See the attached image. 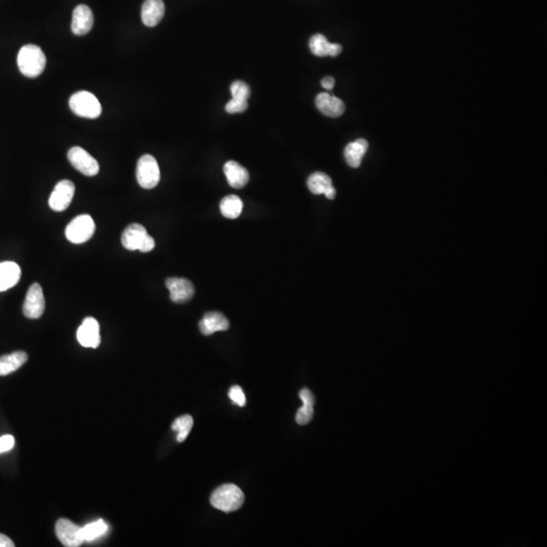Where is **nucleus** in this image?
Instances as JSON below:
<instances>
[{
  "label": "nucleus",
  "instance_id": "nucleus-22",
  "mask_svg": "<svg viewBox=\"0 0 547 547\" xmlns=\"http://www.w3.org/2000/svg\"><path fill=\"white\" fill-rule=\"evenodd\" d=\"M299 395L303 402V406L298 410L297 414H296V421L298 425H307L314 418V406L316 399H314L312 391L307 388L302 389Z\"/></svg>",
  "mask_w": 547,
  "mask_h": 547
},
{
  "label": "nucleus",
  "instance_id": "nucleus-15",
  "mask_svg": "<svg viewBox=\"0 0 547 547\" xmlns=\"http://www.w3.org/2000/svg\"><path fill=\"white\" fill-rule=\"evenodd\" d=\"M165 12L163 0H146L141 10L142 21L148 27H155L163 20Z\"/></svg>",
  "mask_w": 547,
  "mask_h": 547
},
{
  "label": "nucleus",
  "instance_id": "nucleus-17",
  "mask_svg": "<svg viewBox=\"0 0 547 547\" xmlns=\"http://www.w3.org/2000/svg\"><path fill=\"white\" fill-rule=\"evenodd\" d=\"M21 270L14 261L0 263V292L8 291L20 282Z\"/></svg>",
  "mask_w": 547,
  "mask_h": 547
},
{
  "label": "nucleus",
  "instance_id": "nucleus-29",
  "mask_svg": "<svg viewBox=\"0 0 547 547\" xmlns=\"http://www.w3.org/2000/svg\"><path fill=\"white\" fill-rule=\"evenodd\" d=\"M229 399H231L234 404H237L238 406H246V395H244L242 387L237 386V385L232 386L231 391H229Z\"/></svg>",
  "mask_w": 547,
  "mask_h": 547
},
{
  "label": "nucleus",
  "instance_id": "nucleus-28",
  "mask_svg": "<svg viewBox=\"0 0 547 547\" xmlns=\"http://www.w3.org/2000/svg\"><path fill=\"white\" fill-rule=\"evenodd\" d=\"M248 101H240V100L232 99L227 103L225 106V110L229 114H238V113H244L248 110Z\"/></svg>",
  "mask_w": 547,
  "mask_h": 547
},
{
  "label": "nucleus",
  "instance_id": "nucleus-5",
  "mask_svg": "<svg viewBox=\"0 0 547 547\" xmlns=\"http://www.w3.org/2000/svg\"><path fill=\"white\" fill-rule=\"evenodd\" d=\"M95 231L93 219L89 215L76 216L66 227V238L74 244H82L93 237Z\"/></svg>",
  "mask_w": 547,
  "mask_h": 547
},
{
  "label": "nucleus",
  "instance_id": "nucleus-11",
  "mask_svg": "<svg viewBox=\"0 0 547 547\" xmlns=\"http://www.w3.org/2000/svg\"><path fill=\"white\" fill-rule=\"evenodd\" d=\"M165 285L170 290V299L174 303H187L191 301L195 295V287L193 283L187 279L169 278Z\"/></svg>",
  "mask_w": 547,
  "mask_h": 547
},
{
  "label": "nucleus",
  "instance_id": "nucleus-8",
  "mask_svg": "<svg viewBox=\"0 0 547 547\" xmlns=\"http://www.w3.org/2000/svg\"><path fill=\"white\" fill-rule=\"evenodd\" d=\"M75 193V186L69 180L60 181L55 186L49 199V206L56 212H62L69 207Z\"/></svg>",
  "mask_w": 547,
  "mask_h": 547
},
{
  "label": "nucleus",
  "instance_id": "nucleus-7",
  "mask_svg": "<svg viewBox=\"0 0 547 547\" xmlns=\"http://www.w3.org/2000/svg\"><path fill=\"white\" fill-rule=\"evenodd\" d=\"M45 307H46V301H45L41 285L34 283L27 290L25 302H23V314L27 318L38 319L44 314Z\"/></svg>",
  "mask_w": 547,
  "mask_h": 547
},
{
  "label": "nucleus",
  "instance_id": "nucleus-21",
  "mask_svg": "<svg viewBox=\"0 0 547 547\" xmlns=\"http://www.w3.org/2000/svg\"><path fill=\"white\" fill-rule=\"evenodd\" d=\"M29 359L27 353L23 351H16L12 354L3 355L0 357V376L10 375L16 370L20 369L21 366Z\"/></svg>",
  "mask_w": 547,
  "mask_h": 547
},
{
  "label": "nucleus",
  "instance_id": "nucleus-34",
  "mask_svg": "<svg viewBox=\"0 0 547 547\" xmlns=\"http://www.w3.org/2000/svg\"><path fill=\"white\" fill-rule=\"evenodd\" d=\"M336 194H337L336 189L331 186V188H329L327 189V191H325V193L323 194V195H325V197H327V199L333 200L335 199Z\"/></svg>",
  "mask_w": 547,
  "mask_h": 547
},
{
  "label": "nucleus",
  "instance_id": "nucleus-23",
  "mask_svg": "<svg viewBox=\"0 0 547 547\" xmlns=\"http://www.w3.org/2000/svg\"><path fill=\"white\" fill-rule=\"evenodd\" d=\"M244 203L237 196L231 195L223 198L220 203V211L223 216L229 219H235L242 214Z\"/></svg>",
  "mask_w": 547,
  "mask_h": 547
},
{
  "label": "nucleus",
  "instance_id": "nucleus-4",
  "mask_svg": "<svg viewBox=\"0 0 547 547\" xmlns=\"http://www.w3.org/2000/svg\"><path fill=\"white\" fill-rule=\"evenodd\" d=\"M136 178L141 188H155L161 181V170L156 159L150 154L140 157L136 169Z\"/></svg>",
  "mask_w": 547,
  "mask_h": 547
},
{
  "label": "nucleus",
  "instance_id": "nucleus-16",
  "mask_svg": "<svg viewBox=\"0 0 547 547\" xmlns=\"http://www.w3.org/2000/svg\"><path fill=\"white\" fill-rule=\"evenodd\" d=\"M310 48L312 54L318 57H337L342 50V47L340 44L329 43L321 34H316L310 38Z\"/></svg>",
  "mask_w": 547,
  "mask_h": 547
},
{
  "label": "nucleus",
  "instance_id": "nucleus-32",
  "mask_svg": "<svg viewBox=\"0 0 547 547\" xmlns=\"http://www.w3.org/2000/svg\"><path fill=\"white\" fill-rule=\"evenodd\" d=\"M321 85L327 91H331L335 86V80L331 76H325V78L321 80Z\"/></svg>",
  "mask_w": 547,
  "mask_h": 547
},
{
  "label": "nucleus",
  "instance_id": "nucleus-6",
  "mask_svg": "<svg viewBox=\"0 0 547 547\" xmlns=\"http://www.w3.org/2000/svg\"><path fill=\"white\" fill-rule=\"evenodd\" d=\"M67 156L72 167L84 176H95L99 174V163L84 148L74 146L69 149Z\"/></svg>",
  "mask_w": 547,
  "mask_h": 547
},
{
  "label": "nucleus",
  "instance_id": "nucleus-2",
  "mask_svg": "<svg viewBox=\"0 0 547 547\" xmlns=\"http://www.w3.org/2000/svg\"><path fill=\"white\" fill-rule=\"evenodd\" d=\"M211 505L222 512H234L244 505V495L235 485H223L213 491L210 498Z\"/></svg>",
  "mask_w": 547,
  "mask_h": 547
},
{
  "label": "nucleus",
  "instance_id": "nucleus-31",
  "mask_svg": "<svg viewBox=\"0 0 547 547\" xmlns=\"http://www.w3.org/2000/svg\"><path fill=\"white\" fill-rule=\"evenodd\" d=\"M155 246V242L153 240L152 236L148 235L146 236L144 238L143 242H142L141 246H140L139 250L141 253H149L154 248Z\"/></svg>",
  "mask_w": 547,
  "mask_h": 547
},
{
  "label": "nucleus",
  "instance_id": "nucleus-25",
  "mask_svg": "<svg viewBox=\"0 0 547 547\" xmlns=\"http://www.w3.org/2000/svg\"><path fill=\"white\" fill-rule=\"evenodd\" d=\"M108 526L104 520H97L95 522L89 523L80 529L82 540L84 542H93L105 535L108 532Z\"/></svg>",
  "mask_w": 547,
  "mask_h": 547
},
{
  "label": "nucleus",
  "instance_id": "nucleus-12",
  "mask_svg": "<svg viewBox=\"0 0 547 547\" xmlns=\"http://www.w3.org/2000/svg\"><path fill=\"white\" fill-rule=\"evenodd\" d=\"M93 14L89 6L80 4L72 14L71 30L74 35L84 36L93 29Z\"/></svg>",
  "mask_w": 547,
  "mask_h": 547
},
{
  "label": "nucleus",
  "instance_id": "nucleus-19",
  "mask_svg": "<svg viewBox=\"0 0 547 547\" xmlns=\"http://www.w3.org/2000/svg\"><path fill=\"white\" fill-rule=\"evenodd\" d=\"M146 227L140 224L129 225L124 231H123L121 242H122L123 246L128 251H138L142 242H143L146 236L148 235Z\"/></svg>",
  "mask_w": 547,
  "mask_h": 547
},
{
  "label": "nucleus",
  "instance_id": "nucleus-13",
  "mask_svg": "<svg viewBox=\"0 0 547 547\" xmlns=\"http://www.w3.org/2000/svg\"><path fill=\"white\" fill-rule=\"evenodd\" d=\"M316 105L319 112L331 118L342 116L346 110V106L342 100L327 93H321L317 95Z\"/></svg>",
  "mask_w": 547,
  "mask_h": 547
},
{
  "label": "nucleus",
  "instance_id": "nucleus-10",
  "mask_svg": "<svg viewBox=\"0 0 547 547\" xmlns=\"http://www.w3.org/2000/svg\"><path fill=\"white\" fill-rule=\"evenodd\" d=\"M82 527H78L68 519H59L55 526L57 537L66 547L80 546L84 542L80 533Z\"/></svg>",
  "mask_w": 547,
  "mask_h": 547
},
{
  "label": "nucleus",
  "instance_id": "nucleus-1",
  "mask_svg": "<svg viewBox=\"0 0 547 547\" xmlns=\"http://www.w3.org/2000/svg\"><path fill=\"white\" fill-rule=\"evenodd\" d=\"M46 63L45 53L36 45H25L19 52L18 66L27 78H38L44 71Z\"/></svg>",
  "mask_w": 547,
  "mask_h": 547
},
{
  "label": "nucleus",
  "instance_id": "nucleus-33",
  "mask_svg": "<svg viewBox=\"0 0 547 547\" xmlns=\"http://www.w3.org/2000/svg\"><path fill=\"white\" fill-rule=\"evenodd\" d=\"M0 547H14V544L8 536L0 534Z\"/></svg>",
  "mask_w": 547,
  "mask_h": 547
},
{
  "label": "nucleus",
  "instance_id": "nucleus-30",
  "mask_svg": "<svg viewBox=\"0 0 547 547\" xmlns=\"http://www.w3.org/2000/svg\"><path fill=\"white\" fill-rule=\"evenodd\" d=\"M14 446V438L12 435H4L0 437V453L8 452Z\"/></svg>",
  "mask_w": 547,
  "mask_h": 547
},
{
  "label": "nucleus",
  "instance_id": "nucleus-18",
  "mask_svg": "<svg viewBox=\"0 0 547 547\" xmlns=\"http://www.w3.org/2000/svg\"><path fill=\"white\" fill-rule=\"evenodd\" d=\"M224 174L229 184L232 188L242 189L248 185L250 181V174L246 167L240 165L236 161H229L224 165Z\"/></svg>",
  "mask_w": 547,
  "mask_h": 547
},
{
  "label": "nucleus",
  "instance_id": "nucleus-20",
  "mask_svg": "<svg viewBox=\"0 0 547 547\" xmlns=\"http://www.w3.org/2000/svg\"><path fill=\"white\" fill-rule=\"evenodd\" d=\"M368 142L365 139H358L351 142L345 148V159L347 163L353 169H358L361 165L362 159L368 150Z\"/></svg>",
  "mask_w": 547,
  "mask_h": 547
},
{
  "label": "nucleus",
  "instance_id": "nucleus-14",
  "mask_svg": "<svg viewBox=\"0 0 547 547\" xmlns=\"http://www.w3.org/2000/svg\"><path fill=\"white\" fill-rule=\"evenodd\" d=\"M199 327L204 336H211L217 331H227L229 321L220 312H208L200 321Z\"/></svg>",
  "mask_w": 547,
  "mask_h": 547
},
{
  "label": "nucleus",
  "instance_id": "nucleus-3",
  "mask_svg": "<svg viewBox=\"0 0 547 547\" xmlns=\"http://www.w3.org/2000/svg\"><path fill=\"white\" fill-rule=\"evenodd\" d=\"M72 112L78 116L87 119H97L101 116L102 106L97 97L89 91H78L69 100Z\"/></svg>",
  "mask_w": 547,
  "mask_h": 547
},
{
  "label": "nucleus",
  "instance_id": "nucleus-24",
  "mask_svg": "<svg viewBox=\"0 0 547 547\" xmlns=\"http://www.w3.org/2000/svg\"><path fill=\"white\" fill-rule=\"evenodd\" d=\"M333 186L331 178L323 172H314L308 178L307 187L314 195L325 194L327 189Z\"/></svg>",
  "mask_w": 547,
  "mask_h": 547
},
{
  "label": "nucleus",
  "instance_id": "nucleus-9",
  "mask_svg": "<svg viewBox=\"0 0 547 547\" xmlns=\"http://www.w3.org/2000/svg\"><path fill=\"white\" fill-rule=\"evenodd\" d=\"M76 337L82 347L97 349L101 344L100 325L97 319L91 316L84 318L82 325L78 327Z\"/></svg>",
  "mask_w": 547,
  "mask_h": 547
},
{
  "label": "nucleus",
  "instance_id": "nucleus-27",
  "mask_svg": "<svg viewBox=\"0 0 547 547\" xmlns=\"http://www.w3.org/2000/svg\"><path fill=\"white\" fill-rule=\"evenodd\" d=\"M231 91L232 99L240 101H248L251 97V89L248 84L242 80H236L231 84Z\"/></svg>",
  "mask_w": 547,
  "mask_h": 547
},
{
  "label": "nucleus",
  "instance_id": "nucleus-26",
  "mask_svg": "<svg viewBox=\"0 0 547 547\" xmlns=\"http://www.w3.org/2000/svg\"><path fill=\"white\" fill-rule=\"evenodd\" d=\"M194 426V420L189 415H185V416L180 417L176 419L172 423V429L174 431L178 432L176 440L178 442L182 443L188 438L189 432Z\"/></svg>",
  "mask_w": 547,
  "mask_h": 547
}]
</instances>
